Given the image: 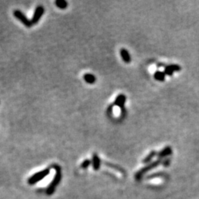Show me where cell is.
Instances as JSON below:
<instances>
[{
    "instance_id": "obj_14",
    "label": "cell",
    "mask_w": 199,
    "mask_h": 199,
    "mask_svg": "<svg viewBox=\"0 0 199 199\" xmlns=\"http://www.w3.org/2000/svg\"><path fill=\"white\" fill-rule=\"evenodd\" d=\"M156 155V151H151V152H150V154H148V155L143 160V163H145V164H146V163H149V162H151V160H152V159L154 158L155 156Z\"/></svg>"
},
{
    "instance_id": "obj_13",
    "label": "cell",
    "mask_w": 199,
    "mask_h": 199,
    "mask_svg": "<svg viewBox=\"0 0 199 199\" xmlns=\"http://www.w3.org/2000/svg\"><path fill=\"white\" fill-rule=\"evenodd\" d=\"M55 4L60 9H66L68 6V3L65 0H57L55 2Z\"/></svg>"
},
{
    "instance_id": "obj_10",
    "label": "cell",
    "mask_w": 199,
    "mask_h": 199,
    "mask_svg": "<svg viewBox=\"0 0 199 199\" xmlns=\"http://www.w3.org/2000/svg\"><path fill=\"white\" fill-rule=\"evenodd\" d=\"M171 154H172L171 147H170V146H167V147H165L163 150H162V151L158 154V156H159V159H162V158H164V157H166V156H167L171 155Z\"/></svg>"
},
{
    "instance_id": "obj_2",
    "label": "cell",
    "mask_w": 199,
    "mask_h": 199,
    "mask_svg": "<svg viewBox=\"0 0 199 199\" xmlns=\"http://www.w3.org/2000/svg\"><path fill=\"white\" fill-rule=\"evenodd\" d=\"M49 173H50V168H47L40 172H38V173H35L34 175L32 176L28 179V183L30 185H35L36 183H37L38 181H41V180H42L43 178H45Z\"/></svg>"
},
{
    "instance_id": "obj_3",
    "label": "cell",
    "mask_w": 199,
    "mask_h": 199,
    "mask_svg": "<svg viewBox=\"0 0 199 199\" xmlns=\"http://www.w3.org/2000/svg\"><path fill=\"white\" fill-rule=\"evenodd\" d=\"M13 15L16 19H18L19 21H21L24 26L27 27V28H31L32 26L31 21L30 19H28V17H27L21 10H13Z\"/></svg>"
},
{
    "instance_id": "obj_7",
    "label": "cell",
    "mask_w": 199,
    "mask_h": 199,
    "mask_svg": "<svg viewBox=\"0 0 199 199\" xmlns=\"http://www.w3.org/2000/svg\"><path fill=\"white\" fill-rule=\"evenodd\" d=\"M125 102H126V96L124 94H120L115 98L114 105H117V106L120 107V109H123Z\"/></svg>"
},
{
    "instance_id": "obj_8",
    "label": "cell",
    "mask_w": 199,
    "mask_h": 199,
    "mask_svg": "<svg viewBox=\"0 0 199 199\" xmlns=\"http://www.w3.org/2000/svg\"><path fill=\"white\" fill-rule=\"evenodd\" d=\"M120 52V55H121L123 61L127 63L131 62V55H130L129 52H128L127 50H125V49H121Z\"/></svg>"
},
{
    "instance_id": "obj_6",
    "label": "cell",
    "mask_w": 199,
    "mask_h": 199,
    "mask_svg": "<svg viewBox=\"0 0 199 199\" xmlns=\"http://www.w3.org/2000/svg\"><path fill=\"white\" fill-rule=\"evenodd\" d=\"M181 67L178 64H170V65H167V66H165V70H164V72H165V74L167 75H173V73L175 72H179L181 71Z\"/></svg>"
},
{
    "instance_id": "obj_12",
    "label": "cell",
    "mask_w": 199,
    "mask_h": 199,
    "mask_svg": "<svg viewBox=\"0 0 199 199\" xmlns=\"http://www.w3.org/2000/svg\"><path fill=\"white\" fill-rule=\"evenodd\" d=\"M165 76L166 74H165V72L162 71H156L155 72L154 74V79L158 81H164L165 80Z\"/></svg>"
},
{
    "instance_id": "obj_1",
    "label": "cell",
    "mask_w": 199,
    "mask_h": 199,
    "mask_svg": "<svg viewBox=\"0 0 199 199\" xmlns=\"http://www.w3.org/2000/svg\"><path fill=\"white\" fill-rule=\"evenodd\" d=\"M52 167L55 170V174L53 180L52 181L50 185H49L48 188L47 189V193L48 195H52L53 193L55 188L60 183L61 179V169L60 166L58 165H54Z\"/></svg>"
},
{
    "instance_id": "obj_15",
    "label": "cell",
    "mask_w": 199,
    "mask_h": 199,
    "mask_svg": "<svg viewBox=\"0 0 199 199\" xmlns=\"http://www.w3.org/2000/svg\"><path fill=\"white\" fill-rule=\"evenodd\" d=\"M91 161L89 160V159H85L83 162V163L81 164V167H82L83 169H86L87 168V167H89V165H91Z\"/></svg>"
},
{
    "instance_id": "obj_4",
    "label": "cell",
    "mask_w": 199,
    "mask_h": 199,
    "mask_svg": "<svg viewBox=\"0 0 199 199\" xmlns=\"http://www.w3.org/2000/svg\"><path fill=\"white\" fill-rule=\"evenodd\" d=\"M160 163H161L160 160H157V161H156V162H152V163H151L150 165L146 166V167H143V169H141V170L136 174V179L139 180L141 178H142V177L143 176V175H144L145 173L148 172L150 170H152V169L155 168V167H156L157 166H159Z\"/></svg>"
},
{
    "instance_id": "obj_5",
    "label": "cell",
    "mask_w": 199,
    "mask_h": 199,
    "mask_svg": "<svg viewBox=\"0 0 199 199\" xmlns=\"http://www.w3.org/2000/svg\"><path fill=\"white\" fill-rule=\"evenodd\" d=\"M44 13V7L41 6V5H39L37 8H36L35 10L34 13H33V16H32V19H31V23H32V25L36 24L39 21H40L41 16H43V14Z\"/></svg>"
},
{
    "instance_id": "obj_11",
    "label": "cell",
    "mask_w": 199,
    "mask_h": 199,
    "mask_svg": "<svg viewBox=\"0 0 199 199\" xmlns=\"http://www.w3.org/2000/svg\"><path fill=\"white\" fill-rule=\"evenodd\" d=\"M83 80L89 84H94L96 81V78L94 74L86 73L83 75Z\"/></svg>"
},
{
    "instance_id": "obj_9",
    "label": "cell",
    "mask_w": 199,
    "mask_h": 199,
    "mask_svg": "<svg viewBox=\"0 0 199 199\" xmlns=\"http://www.w3.org/2000/svg\"><path fill=\"white\" fill-rule=\"evenodd\" d=\"M92 162V166H93L94 170H99V168H100V167H101V159H100V158H99L97 154H93Z\"/></svg>"
}]
</instances>
